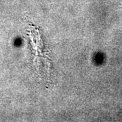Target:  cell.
Returning <instances> with one entry per match:
<instances>
[{
  "label": "cell",
  "mask_w": 122,
  "mask_h": 122,
  "mask_svg": "<svg viewBox=\"0 0 122 122\" xmlns=\"http://www.w3.org/2000/svg\"><path fill=\"white\" fill-rule=\"evenodd\" d=\"M31 45L33 46L35 55V63L37 73L40 77L49 75L50 68V61L48 55V51L44 49V41L41 39V35L38 29H31L29 33Z\"/></svg>",
  "instance_id": "obj_1"
}]
</instances>
